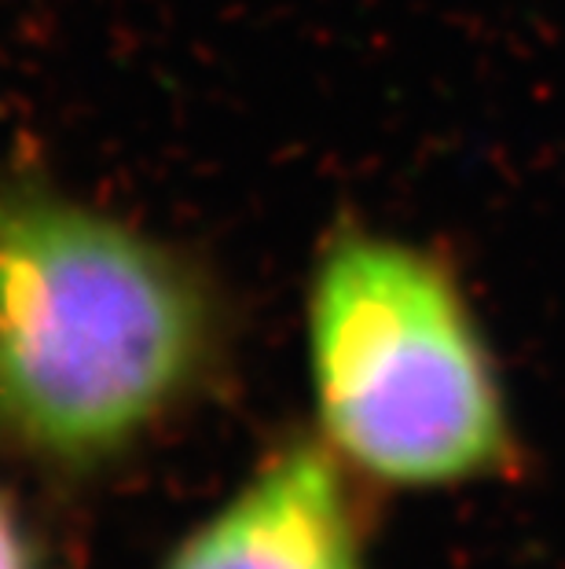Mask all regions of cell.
Masks as SVG:
<instances>
[{
    "label": "cell",
    "mask_w": 565,
    "mask_h": 569,
    "mask_svg": "<svg viewBox=\"0 0 565 569\" xmlns=\"http://www.w3.org/2000/svg\"><path fill=\"white\" fill-rule=\"evenodd\" d=\"M206 283L159 239L41 184H0V448L95 478L195 401Z\"/></svg>",
    "instance_id": "6da1fadb"
},
{
    "label": "cell",
    "mask_w": 565,
    "mask_h": 569,
    "mask_svg": "<svg viewBox=\"0 0 565 569\" xmlns=\"http://www.w3.org/2000/svg\"><path fill=\"white\" fill-rule=\"evenodd\" d=\"M323 445L407 489L485 478L511 459L492 360L460 290L423 250L345 236L309 298Z\"/></svg>",
    "instance_id": "7a4b0ae2"
},
{
    "label": "cell",
    "mask_w": 565,
    "mask_h": 569,
    "mask_svg": "<svg viewBox=\"0 0 565 569\" xmlns=\"http://www.w3.org/2000/svg\"><path fill=\"white\" fill-rule=\"evenodd\" d=\"M162 569H364L345 463L323 441L275 448Z\"/></svg>",
    "instance_id": "3957f363"
},
{
    "label": "cell",
    "mask_w": 565,
    "mask_h": 569,
    "mask_svg": "<svg viewBox=\"0 0 565 569\" xmlns=\"http://www.w3.org/2000/svg\"><path fill=\"white\" fill-rule=\"evenodd\" d=\"M0 569H38L30 529L4 489H0Z\"/></svg>",
    "instance_id": "277c9868"
}]
</instances>
